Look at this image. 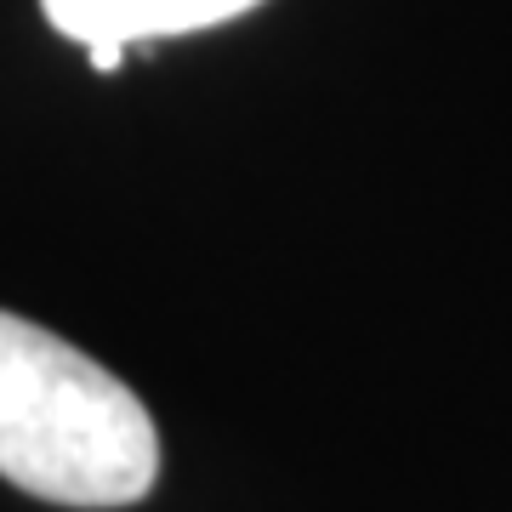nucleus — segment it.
Instances as JSON below:
<instances>
[{"label":"nucleus","instance_id":"f257e3e1","mask_svg":"<svg viewBox=\"0 0 512 512\" xmlns=\"http://www.w3.org/2000/svg\"><path fill=\"white\" fill-rule=\"evenodd\" d=\"M0 478L57 507H131L160 478L148 404L114 370L0 308Z\"/></svg>","mask_w":512,"mask_h":512},{"label":"nucleus","instance_id":"f03ea898","mask_svg":"<svg viewBox=\"0 0 512 512\" xmlns=\"http://www.w3.org/2000/svg\"><path fill=\"white\" fill-rule=\"evenodd\" d=\"M262 0H40V12L63 40L74 46H143V40H171V35H200L217 23L245 18Z\"/></svg>","mask_w":512,"mask_h":512},{"label":"nucleus","instance_id":"7ed1b4c3","mask_svg":"<svg viewBox=\"0 0 512 512\" xmlns=\"http://www.w3.org/2000/svg\"><path fill=\"white\" fill-rule=\"evenodd\" d=\"M131 46H114V40H97V46H86V63H92L97 74H114L120 63H126Z\"/></svg>","mask_w":512,"mask_h":512}]
</instances>
